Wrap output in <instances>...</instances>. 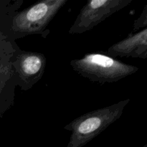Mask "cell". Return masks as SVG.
Instances as JSON below:
<instances>
[{
    "label": "cell",
    "instance_id": "3",
    "mask_svg": "<svg viewBox=\"0 0 147 147\" xmlns=\"http://www.w3.org/2000/svg\"><path fill=\"white\" fill-rule=\"evenodd\" d=\"M67 0H42L17 13L11 30L17 37L44 34L48 24Z\"/></svg>",
    "mask_w": 147,
    "mask_h": 147
},
{
    "label": "cell",
    "instance_id": "4",
    "mask_svg": "<svg viewBox=\"0 0 147 147\" xmlns=\"http://www.w3.org/2000/svg\"><path fill=\"white\" fill-rule=\"evenodd\" d=\"M133 0H89L80 9L68 32L82 34L91 30L112 14L127 7Z\"/></svg>",
    "mask_w": 147,
    "mask_h": 147
},
{
    "label": "cell",
    "instance_id": "7",
    "mask_svg": "<svg viewBox=\"0 0 147 147\" xmlns=\"http://www.w3.org/2000/svg\"><path fill=\"white\" fill-rule=\"evenodd\" d=\"M147 27V4L144 6L140 15L134 22V31Z\"/></svg>",
    "mask_w": 147,
    "mask_h": 147
},
{
    "label": "cell",
    "instance_id": "8",
    "mask_svg": "<svg viewBox=\"0 0 147 147\" xmlns=\"http://www.w3.org/2000/svg\"><path fill=\"white\" fill-rule=\"evenodd\" d=\"M131 57H135V58H142V59L147 58V47L143 49V50L136 52V53H134V54L131 56Z\"/></svg>",
    "mask_w": 147,
    "mask_h": 147
},
{
    "label": "cell",
    "instance_id": "10",
    "mask_svg": "<svg viewBox=\"0 0 147 147\" xmlns=\"http://www.w3.org/2000/svg\"><path fill=\"white\" fill-rule=\"evenodd\" d=\"M0 60H1V59H0ZM0 66H1V63H0Z\"/></svg>",
    "mask_w": 147,
    "mask_h": 147
},
{
    "label": "cell",
    "instance_id": "5",
    "mask_svg": "<svg viewBox=\"0 0 147 147\" xmlns=\"http://www.w3.org/2000/svg\"><path fill=\"white\" fill-rule=\"evenodd\" d=\"M13 65L20 78L21 88L26 90L41 79L46 67V57L37 52L20 51Z\"/></svg>",
    "mask_w": 147,
    "mask_h": 147
},
{
    "label": "cell",
    "instance_id": "1",
    "mask_svg": "<svg viewBox=\"0 0 147 147\" xmlns=\"http://www.w3.org/2000/svg\"><path fill=\"white\" fill-rule=\"evenodd\" d=\"M130 100L128 98L96 109L72 121L64 126V129L72 132L66 147H83L89 143L119 119Z\"/></svg>",
    "mask_w": 147,
    "mask_h": 147
},
{
    "label": "cell",
    "instance_id": "2",
    "mask_svg": "<svg viewBox=\"0 0 147 147\" xmlns=\"http://www.w3.org/2000/svg\"><path fill=\"white\" fill-rule=\"evenodd\" d=\"M70 65L83 77L101 84L119 81L139 70L138 67L100 53H89L71 60Z\"/></svg>",
    "mask_w": 147,
    "mask_h": 147
},
{
    "label": "cell",
    "instance_id": "9",
    "mask_svg": "<svg viewBox=\"0 0 147 147\" xmlns=\"http://www.w3.org/2000/svg\"><path fill=\"white\" fill-rule=\"evenodd\" d=\"M143 147H147V144H145L144 146Z\"/></svg>",
    "mask_w": 147,
    "mask_h": 147
},
{
    "label": "cell",
    "instance_id": "6",
    "mask_svg": "<svg viewBox=\"0 0 147 147\" xmlns=\"http://www.w3.org/2000/svg\"><path fill=\"white\" fill-rule=\"evenodd\" d=\"M147 47V27L136 34H130L126 38L118 42L108 49V55L130 57L136 52Z\"/></svg>",
    "mask_w": 147,
    "mask_h": 147
}]
</instances>
